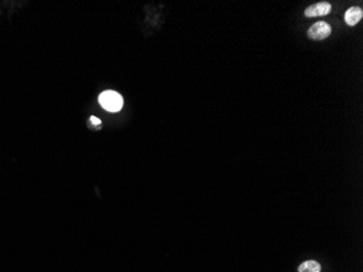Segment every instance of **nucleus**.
Masks as SVG:
<instances>
[{
  "label": "nucleus",
  "instance_id": "obj_1",
  "mask_svg": "<svg viewBox=\"0 0 363 272\" xmlns=\"http://www.w3.org/2000/svg\"><path fill=\"white\" fill-rule=\"evenodd\" d=\"M99 104L110 112H118L123 107V98L115 90H106L99 96Z\"/></svg>",
  "mask_w": 363,
  "mask_h": 272
},
{
  "label": "nucleus",
  "instance_id": "obj_2",
  "mask_svg": "<svg viewBox=\"0 0 363 272\" xmlns=\"http://www.w3.org/2000/svg\"><path fill=\"white\" fill-rule=\"evenodd\" d=\"M332 33V27L324 21H320L313 24L308 31V36L313 40H322L327 38Z\"/></svg>",
  "mask_w": 363,
  "mask_h": 272
},
{
  "label": "nucleus",
  "instance_id": "obj_5",
  "mask_svg": "<svg viewBox=\"0 0 363 272\" xmlns=\"http://www.w3.org/2000/svg\"><path fill=\"white\" fill-rule=\"evenodd\" d=\"M299 272H320L321 271V264L315 260H309L301 263L298 268Z\"/></svg>",
  "mask_w": 363,
  "mask_h": 272
},
{
  "label": "nucleus",
  "instance_id": "obj_4",
  "mask_svg": "<svg viewBox=\"0 0 363 272\" xmlns=\"http://www.w3.org/2000/svg\"><path fill=\"white\" fill-rule=\"evenodd\" d=\"M363 17L362 9L359 7H351L345 13V21L349 26H353L357 24Z\"/></svg>",
  "mask_w": 363,
  "mask_h": 272
},
{
  "label": "nucleus",
  "instance_id": "obj_6",
  "mask_svg": "<svg viewBox=\"0 0 363 272\" xmlns=\"http://www.w3.org/2000/svg\"><path fill=\"white\" fill-rule=\"evenodd\" d=\"M90 121H91V123L94 124V125H96V124H100V123H101V121L99 120V119H97V118H96V117H94V116L90 117Z\"/></svg>",
  "mask_w": 363,
  "mask_h": 272
},
{
  "label": "nucleus",
  "instance_id": "obj_3",
  "mask_svg": "<svg viewBox=\"0 0 363 272\" xmlns=\"http://www.w3.org/2000/svg\"><path fill=\"white\" fill-rule=\"evenodd\" d=\"M332 11V6L331 4L322 2L318 3L316 5H312L308 7L307 9L304 10V16L307 18H316V17H322L326 16Z\"/></svg>",
  "mask_w": 363,
  "mask_h": 272
}]
</instances>
